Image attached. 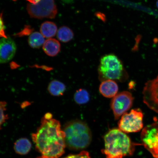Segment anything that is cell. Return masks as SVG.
Instances as JSON below:
<instances>
[{"instance_id":"cell-1","label":"cell","mask_w":158,"mask_h":158,"mask_svg":"<svg viewBox=\"0 0 158 158\" xmlns=\"http://www.w3.org/2000/svg\"><path fill=\"white\" fill-rule=\"evenodd\" d=\"M47 113L42 118L36 133L32 134L35 148L42 156L58 158L64 152L65 134L61 129L60 122Z\"/></svg>"},{"instance_id":"cell-2","label":"cell","mask_w":158,"mask_h":158,"mask_svg":"<svg viewBox=\"0 0 158 158\" xmlns=\"http://www.w3.org/2000/svg\"><path fill=\"white\" fill-rule=\"evenodd\" d=\"M105 147L102 152L106 158H123L131 156L136 145L130 138L119 129L113 128L109 131L104 138Z\"/></svg>"},{"instance_id":"cell-3","label":"cell","mask_w":158,"mask_h":158,"mask_svg":"<svg viewBox=\"0 0 158 158\" xmlns=\"http://www.w3.org/2000/svg\"><path fill=\"white\" fill-rule=\"evenodd\" d=\"M65 143L71 150L85 149L92 141V135L87 124L81 120H76L65 124L64 130Z\"/></svg>"},{"instance_id":"cell-4","label":"cell","mask_w":158,"mask_h":158,"mask_svg":"<svg viewBox=\"0 0 158 158\" xmlns=\"http://www.w3.org/2000/svg\"><path fill=\"white\" fill-rule=\"evenodd\" d=\"M99 79L102 82L107 80L124 82L128 80V73L118 57L113 54L104 55L98 67Z\"/></svg>"},{"instance_id":"cell-5","label":"cell","mask_w":158,"mask_h":158,"mask_svg":"<svg viewBox=\"0 0 158 158\" xmlns=\"http://www.w3.org/2000/svg\"><path fill=\"white\" fill-rule=\"evenodd\" d=\"M143 112L137 108L132 110L122 116L118 122V127L126 133H136L140 131L143 126Z\"/></svg>"},{"instance_id":"cell-6","label":"cell","mask_w":158,"mask_h":158,"mask_svg":"<svg viewBox=\"0 0 158 158\" xmlns=\"http://www.w3.org/2000/svg\"><path fill=\"white\" fill-rule=\"evenodd\" d=\"M27 10L31 17L40 19H54L57 13L54 0H40L35 4L29 3Z\"/></svg>"},{"instance_id":"cell-7","label":"cell","mask_w":158,"mask_h":158,"mask_svg":"<svg viewBox=\"0 0 158 158\" xmlns=\"http://www.w3.org/2000/svg\"><path fill=\"white\" fill-rule=\"evenodd\" d=\"M141 138L142 145L154 158H158V120L143 128Z\"/></svg>"},{"instance_id":"cell-8","label":"cell","mask_w":158,"mask_h":158,"mask_svg":"<svg viewBox=\"0 0 158 158\" xmlns=\"http://www.w3.org/2000/svg\"><path fill=\"white\" fill-rule=\"evenodd\" d=\"M134 99L131 93L127 91L119 93L112 99L110 106L115 120L118 119L131 107Z\"/></svg>"},{"instance_id":"cell-9","label":"cell","mask_w":158,"mask_h":158,"mask_svg":"<svg viewBox=\"0 0 158 158\" xmlns=\"http://www.w3.org/2000/svg\"><path fill=\"white\" fill-rule=\"evenodd\" d=\"M143 95L144 103L150 109L158 113V75L146 82Z\"/></svg>"},{"instance_id":"cell-10","label":"cell","mask_w":158,"mask_h":158,"mask_svg":"<svg viewBox=\"0 0 158 158\" xmlns=\"http://www.w3.org/2000/svg\"><path fill=\"white\" fill-rule=\"evenodd\" d=\"M17 47L14 41L9 37H3L0 41V62L5 64L15 56Z\"/></svg>"},{"instance_id":"cell-11","label":"cell","mask_w":158,"mask_h":158,"mask_svg":"<svg viewBox=\"0 0 158 158\" xmlns=\"http://www.w3.org/2000/svg\"><path fill=\"white\" fill-rule=\"evenodd\" d=\"M99 89L102 96L106 98H113L118 94V88L115 81L107 80L102 82Z\"/></svg>"},{"instance_id":"cell-12","label":"cell","mask_w":158,"mask_h":158,"mask_svg":"<svg viewBox=\"0 0 158 158\" xmlns=\"http://www.w3.org/2000/svg\"><path fill=\"white\" fill-rule=\"evenodd\" d=\"M43 48L45 54L48 56H54L60 52V45L56 40L48 39L45 41Z\"/></svg>"},{"instance_id":"cell-13","label":"cell","mask_w":158,"mask_h":158,"mask_svg":"<svg viewBox=\"0 0 158 158\" xmlns=\"http://www.w3.org/2000/svg\"><path fill=\"white\" fill-rule=\"evenodd\" d=\"M31 143L28 139L22 138L18 140L15 144V151L21 155H26L31 149Z\"/></svg>"},{"instance_id":"cell-14","label":"cell","mask_w":158,"mask_h":158,"mask_svg":"<svg viewBox=\"0 0 158 158\" xmlns=\"http://www.w3.org/2000/svg\"><path fill=\"white\" fill-rule=\"evenodd\" d=\"M40 32L45 38H51L54 37L57 32V27L54 23L47 21L41 24Z\"/></svg>"},{"instance_id":"cell-15","label":"cell","mask_w":158,"mask_h":158,"mask_svg":"<svg viewBox=\"0 0 158 158\" xmlns=\"http://www.w3.org/2000/svg\"><path fill=\"white\" fill-rule=\"evenodd\" d=\"M48 90L49 93L54 96L63 95L66 90V86L63 83L57 80L52 81L49 83Z\"/></svg>"},{"instance_id":"cell-16","label":"cell","mask_w":158,"mask_h":158,"mask_svg":"<svg viewBox=\"0 0 158 158\" xmlns=\"http://www.w3.org/2000/svg\"><path fill=\"white\" fill-rule=\"evenodd\" d=\"M29 45L33 48H38L42 46L45 42L44 37L38 32H35L30 35L28 39Z\"/></svg>"},{"instance_id":"cell-17","label":"cell","mask_w":158,"mask_h":158,"mask_svg":"<svg viewBox=\"0 0 158 158\" xmlns=\"http://www.w3.org/2000/svg\"><path fill=\"white\" fill-rule=\"evenodd\" d=\"M57 36L59 40L64 43L68 42L74 37L72 30L65 26L61 27L57 31Z\"/></svg>"},{"instance_id":"cell-18","label":"cell","mask_w":158,"mask_h":158,"mask_svg":"<svg viewBox=\"0 0 158 158\" xmlns=\"http://www.w3.org/2000/svg\"><path fill=\"white\" fill-rule=\"evenodd\" d=\"M74 98L77 104H84L89 101L90 95L87 91L83 89H80L75 93Z\"/></svg>"},{"instance_id":"cell-19","label":"cell","mask_w":158,"mask_h":158,"mask_svg":"<svg viewBox=\"0 0 158 158\" xmlns=\"http://www.w3.org/2000/svg\"><path fill=\"white\" fill-rule=\"evenodd\" d=\"M6 102H1L0 106H1V126L2 124L4 123L6 120L9 119L8 116L6 114H5V111L6 110Z\"/></svg>"},{"instance_id":"cell-20","label":"cell","mask_w":158,"mask_h":158,"mask_svg":"<svg viewBox=\"0 0 158 158\" xmlns=\"http://www.w3.org/2000/svg\"><path fill=\"white\" fill-rule=\"evenodd\" d=\"M64 158H91L88 152L83 151L77 155H70Z\"/></svg>"},{"instance_id":"cell-21","label":"cell","mask_w":158,"mask_h":158,"mask_svg":"<svg viewBox=\"0 0 158 158\" xmlns=\"http://www.w3.org/2000/svg\"><path fill=\"white\" fill-rule=\"evenodd\" d=\"M27 1H28L29 3L34 4H35L38 2L40 0H27Z\"/></svg>"},{"instance_id":"cell-22","label":"cell","mask_w":158,"mask_h":158,"mask_svg":"<svg viewBox=\"0 0 158 158\" xmlns=\"http://www.w3.org/2000/svg\"><path fill=\"white\" fill-rule=\"evenodd\" d=\"M37 158H47V157H46L43 156H41V157H39Z\"/></svg>"},{"instance_id":"cell-23","label":"cell","mask_w":158,"mask_h":158,"mask_svg":"<svg viewBox=\"0 0 158 158\" xmlns=\"http://www.w3.org/2000/svg\"><path fill=\"white\" fill-rule=\"evenodd\" d=\"M157 7H158V0L157 2Z\"/></svg>"}]
</instances>
